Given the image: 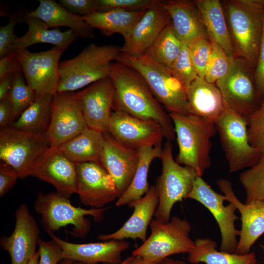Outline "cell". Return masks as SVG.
<instances>
[{"label": "cell", "instance_id": "20", "mask_svg": "<svg viewBox=\"0 0 264 264\" xmlns=\"http://www.w3.org/2000/svg\"><path fill=\"white\" fill-rule=\"evenodd\" d=\"M226 201L233 204L241 215V229L236 253H248L259 238L264 234V202L253 201L242 202L232 189L231 183L225 179L217 182Z\"/></svg>", "mask_w": 264, "mask_h": 264}, {"label": "cell", "instance_id": "55", "mask_svg": "<svg viewBox=\"0 0 264 264\" xmlns=\"http://www.w3.org/2000/svg\"><path fill=\"white\" fill-rule=\"evenodd\" d=\"M129 258H130V257H127L126 259H125L124 261H123L121 263H120L119 264H126L127 262L129 261ZM73 264H83L82 263H78V262H73Z\"/></svg>", "mask_w": 264, "mask_h": 264}, {"label": "cell", "instance_id": "11", "mask_svg": "<svg viewBox=\"0 0 264 264\" xmlns=\"http://www.w3.org/2000/svg\"><path fill=\"white\" fill-rule=\"evenodd\" d=\"M0 159L12 166L19 178L30 176L35 162L51 147L46 133L17 129H0Z\"/></svg>", "mask_w": 264, "mask_h": 264}, {"label": "cell", "instance_id": "16", "mask_svg": "<svg viewBox=\"0 0 264 264\" xmlns=\"http://www.w3.org/2000/svg\"><path fill=\"white\" fill-rule=\"evenodd\" d=\"M77 192L86 206L102 208L119 197L110 176L98 163H75Z\"/></svg>", "mask_w": 264, "mask_h": 264}, {"label": "cell", "instance_id": "36", "mask_svg": "<svg viewBox=\"0 0 264 264\" xmlns=\"http://www.w3.org/2000/svg\"><path fill=\"white\" fill-rule=\"evenodd\" d=\"M239 178L245 190L244 203L264 202V154L255 165L241 173Z\"/></svg>", "mask_w": 264, "mask_h": 264}, {"label": "cell", "instance_id": "51", "mask_svg": "<svg viewBox=\"0 0 264 264\" xmlns=\"http://www.w3.org/2000/svg\"><path fill=\"white\" fill-rule=\"evenodd\" d=\"M126 264H154V263H152L148 262L146 261L142 258L139 257H136V256H130V258L129 261L127 262V263Z\"/></svg>", "mask_w": 264, "mask_h": 264}, {"label": "cell", "instance_id": "31", "mask_svg": "<svg viewBox=\"0 0 264 264\" xmlns=\"http://www.w3.org/2000/svg\"><path fill=\"white\" fill-rule=\"evenodd\" d=\"M145 12L112 10L94 12L82 17L92 28L98 29L103 35L119 34L125 40Z\"/></svg>", "mask_w": 264, "mask_h": 264}, {"label": "cell", "instance_id": "29", "mask_svg": "<svg viewBox=\"0 0 264 264\" xmlns=\"http://www.w3.org/2000/svg\"><path fill=\"white\" fill-rule=\"evenodd\" d=\"M209 39L216 43L230 58L236 56L226 18L219 0H195Z\"/></svg>", "mask_w": 264, "mask_h": 264}, {"label": "cell", "instance_id": "5", "mask_svg": "<svg viewBox=\"0 0 264 264\" xmlns=\"http://www.w3.org/2000/svg\"><path fill=\"white\" fill-rule=\"evenodd\" d=\"M115 61L138 72L169 113L188 114L186 88L172 68L145 54L132 56L121 52Z\"/></svg>", "mask_w": 264, "mask_h": 264}, {"label": "cell", "instance_id": "44", "mask_svg": "<svg viewBox=\"0 0 264 264\" xmlns=\"http://www.w3.org/2000/svg\"><path fill=\"white\" fill-rule=\"evenodd\" d=\"M39 264H58L62 260V249L56 241H44L41 239L38 242Z\"/></svg>", "mask_w": 264, "mask_h": 264}, {"label": "cell", "instance_id": "4", "mask_svg": "<svg viewBox=\"0 0 264 264\" xmlns=\"http://www.w3.org/2000/svg\"><path fill=\"white\" fill-rule=\"evenodd\" d=\"M120 53L118 46L92 43L75 57L60 62L56 92H74L109 77L110 65Z\"/></svg>", "mask_w": 264, "mask_h": 264}, {"label": "cell", "instance_id": "10", "mask_svg": "<svg viewBox=\"0 0 264 264\" xmlns=\"http://www.w3.org/2000/svg\"><path fill=\"white\" fill-rule=\"evenodd\" d=\"M225 107L248 117L259 107L263 96L259 93L254 79V69L245 59H231L226 74L216 82Z\"/></svg>", "mask_w": 264, "mask_h": 264}, {"label": "cell", "instance_id": "50", "mask_svg": "<svg viewBox=\"0 0 264 264\" xmlns=\"http://www.w3.org/2000/svg\"><path fill=\"white\" fill-rule=\"evenodd\" d=\"M17 74H8L0 79V101L6 98Z\"/></svg>", "mask_w": 264, "mask_h": 264}, {"label": "cell", "instance_id": "54", "mask_svg": "<svg viewBox=\"0 0 264 264\" xmlns=\"http://www.w3.org/2000/svg\"><path fill=\"white\" fill-rule=\"evenodd\" d=\"M73 262L67 259H63L59 264H73Z\"/></svg>", "mask_w": 264, "mask_h": 264}, {"label": "cell", "instance_id": "15", "mask_svg": "<svg viewBox=\"0 0 264 264\" xmlns=\"http://www.w3.org/2000/svg\"><path fill=\"white\" fill-rule=\"evenodd\" d=\"M108 132L122 145L135 150L162 145L165 137L161 126L156 122L116 111L111 114Z\"/></svg>", "mask_w": 264, "mask_h": 264}, {"label": "cell", "instance_id": "53", "mask_svg": "<svg viewBox=\"0 0 264 264\" xmlns=\"http://www.w3.org/2000/svg\"><path fill=\"white\" fill-rule=\"evenodd\" d=\"M39 254L37 251L34 256L29 260L27 264H39Z\"/></svg>", "mask_w": 264, "mask_h": 264}, {"label": "cell", "instance_id": "46", "mask_svg": "<svg viewBox=\"0 0 264 264\" xmlns=\"http://www.w3.org/2000/svg\"><path fill=\"white\" fill-rule=\"evenodd\" d=\"M19 178L16 170L9 164L1 161L0 163V197L4 196L14 186Z\"/></svg>", "mask_w": 264, "mask_h": 264}, {"label": "cell", "instance_id": "43", "mask_svg": "<svg viewBox=\"0 0 264 264\" xmlns=\"http://www.w3.org/2000/svg\"><path fill=\"white\" fill-rule=\"evenodd\" d=\"M25 13L17 12L9 17V22L0 27V57H3L12 52V47L18 37L14 33L16 24L24 22Z\"/></svg>", "mask_w": 264, "mask_h": 264}, {"label": "cell", "instance_id": "45", "mask_svg": "<svg viewBox=\"0 0 264 264\" xmlns=\"http://www.w3.org/2000/svg\"><path fill=\"white\" fill-rule=\"evenodd\" d=\"M58 3L70 12L81 16L96 12V0H59Z\"/></svg>", "mask_w": 264, "mask_h": 264}, {"label": "cell", "instance_id": "32", "mask_svg": "<svg viewBox=\"0 0 264 264\" xmlns=\"http://www.w3.org/2000/svg\"><path fill=\"white\" fill-rule=\"evenodd\" d=\"M194 248L188 254L187 260L192 264H257L255 253L244 254L218 250L216 241L210 238H198Z\"/></svg>", "mask_w": 264, "mask_h": 264}, {"label": "cell", "instance_id": "17", "mask_svg": "<svg viewBox=\"0 0 264 264\" xmlns=\"http://www.w3.org/2000/svg\"><path fill=\"white\" fill-rule=\"evenodd\" d=\"M75 93L88 127L108 132L114 95L110 78L100 79Z\"/></svg>", "mask_w": 264, "mask_h": 264}, {"label": "cell", "instance_id": "56", "mask_svg": "<svg viewBox=\"0 0 264 264\" xmlns=\"http://www.w3.org/2000/svg\"><path fill=\"white\" fill-rule=\"evenodd\" d=\"M261 248L262 249L263 254H264V244H261ZM263 264H264V262Z\"/></svg>", "mask_w": 264, "mask_h": 264}, {"label": "cell", "instance_id": "1", "mask_svg": "<svg viewBox=\"0 0 264 264\" xmlns=\"http://www.w3.org/2000/svg\"><path fill=\"white\" fill-rule=\"evenodd\" d=\"M109 77L114 87L112 110L158 123L168 140L176 138L169 113L156 99L142 76L132 68L113 62Z\"/></svg>", "mask_w": 264, "mask_h": 264}, {"label": "cell", "instance_id": "35", "mask_svg": "<svg viewBox=\"0 0 264 264\" xmlns=\"http://www.w3.org/2000/svg\"><path fill=\"white\" fill-rule=\"evenodd\" d=\"M183 44L175 33L171 22L145 54L154 61L171 68L180 54Z\"/></svg>", "mask_w": 264, "mask_h": 264}, {"label": "cell", "instance_id": "39", "mask_svg": "<svg viewBox=\"0 0 264 264\" xmlns=\"http://www.w3.org/2000/svg\"><path fill=\"white\" fill-rule=\"evenodd\" d=\"M250 145L264 154V95L259 107L248 117Z\"/></svg>", "mask_w": 264, "mask_h": 264}, {"label": "cell", "instance_id": "7", "mask_svg": "<svg viewBox=\"0 0 264 264\" xmlns=\"http://www.w3.org/2000/svg\"><path fill=\"white\" fill-rule=\"evenodd\" d=\"M159 158L162 171L155 185L158 203L154 216L160 221L168 222L174 205L186 199L198 176L193 169L182 166L175 160L171 140H167L164 143Z\"/></svg>", "mask_w": 264, "mask_h": 264}, {"label": "cell", "instance_id": "47", "mask_svg": "<svg viewBox=\"0 0 264 264\" xmlns=\"http://www.w3.org/2000/svg\"><path fill=\"white\" fill-rule=\"evenodd\" d=\"M254 79L257 89L263 97L264 95V20L262 37L257 65L254 69Z\"/></svg>", "mask_w": 264, "mask_h": 264}, {"label": "cell", "instance_id": "48", "mask_svg": "<svg viewBox=\"0 0 264 264\" xmlns=\"http://www.w3.org/2000/svg\"><path fill=\"white\" fill-rule=\"evenodd\" d=\"M22 71L21 65L17 57L16 52L0 58V79L8 74H17Z\"/></svg>", "mask_w": 264, "mask_h": 264}, {"label": "cell", "instance_id": "13", "mask_svg": "<svg viewBox=\"0 0 264 264\" xmlns=\"http://www.w3.org/2000/svg\"><path fill=\"white\" fill-rule=\"evenodd\" d=\"M187 198L200 203L214 217L221 234L220 250L235 253L240 233L235 224L239 219L235 214L236 206L231 203L224 205L225 196L215 192L201 176L196 178Z\"/></svg>", "mask_w": 264, "mask_h": 264}, {"label": "cell", "instance_id": "26", "mask_svg": "<svg viewBox=\"0 0 264 264\" xmlns=\"http://www.w3.org/2000/svg\"><path fill=\"white\" fill-rule=\"evenodd\" d=\"M187 111L191 114L216 121L225 107L216 85L198 76L187 89Z\"/></svg>", "mask_w": 264, "mask_h": 264}, {"label": "cell", "instance_id": "41", "mask_svg": "<svg viewBox=\"0 0 264 264\" xmlns=\"http://www.w3.org/2000/svg\"><path fill=\"white\" fill-rule=\"evenodd\" d=\"M186 88L198 76L192 62L188 46L183 44L181 51L171 67Z\"/></svg>", "mask_w": 264, "mask_h": 264}, {"label": "cell", "instance_id": "25", "mask_svg": "<svg viewBox=\"0 0 264 264\" xmlns=\"http://www.w3.org/2000/svg\"><path fill=\"white\" fill-rule=\"evenodd\" d=\"M162 4L170 15L175 33L183 44L188 46L200 39H209L194 1L162 0Z\"/></svg>", "mask_w": 264, "mask_h": 264}, {"label": "cell", "instance_id": "21", "mask_svg": "<svg viewBox=\"0 0 264 264\" xmlns=\"http://www.w3.org/2000/svg\"><path fill=\"white\" fill-rule=\"evenodd\" d=\"M105 141L100 164L113 180L119 197L131 184L139 158V150L128 148L104 133Z\"/></svg>", "mask_w": 264, "mask_h": 264}, {"label": "cell", "instance_id": "14", "mask_svg": "<svg viewBox=\"0 0 264 264\" xmlns=\"http://www.w3.org/2000/svg\"><path fill=\"white\" fill-rule=\"evenodd\" d=\"M88 128L75 92H56L46 133L51 146L59 147Z\"/></svg>", "mask_w": 264, "mask_h": 264}, {"label": "cell", "instance_id": "8", "mask_svg": "<svg viewBox=\"0 0 264 264\" xmlns=\"http://www.w3.org/2000/svg\"><path fill=\"white\" fill-rule=\"evenodd\" d=\"M151 234L132 253L147 262L158 264L169 256L180 253L188 254L195 247L190 237L191 226L185 219L172 217L168 222L152 220L150 224Z\"/></svg>", "mask_w": 264, "mask_h": 264}, {"label": "cell", "instance_id": "28", "mask_svg": "<svg viewBox=\"0 0 264 264\" xmlns=\"http://www.w3.org/2000/svg\"><path fill=\"white\" fill-rule=\"evenodd\" d=\"M24 22L28 25L26 33L18 37L12 47V52L27 48L35 44L47 43L66 49L76 39L74 32L68 29L62 31L59 28L49 27L38 18L28 17L26 13Z\"/></svg>", "mask_w": 264, "mask_h": 264}, {"label": "cell", "instance_id": "37", "mask_svg": "<svg viewBox=\"0 0 264 264\" xmlns=\"http://www.w3.org/2000/svg\"><path fill=\"white\" fill-rule=\"evenodd\" d=\"M7 98L12 108L14 122L36 100L32 90L25 82L22 71L16 75Z\"/></svg>", "mask_w": 264, "mask_h": 264}, {"label": "cell", "instance_id": "18", "mask_svg": "<svg viewBox=\"0 0 264 264\" xmlns=\"http://www.w3.org/2000/svg\"><path fill=\"white\" fill-rule=\"evenodd\" d=\"M30 176L51 184L57 192L66 198L77 192L75 163L58 147H50L38 159Z\"/></svg>", "mask_w": 264, "mask_h": 264}, {"label": "cell", "instance_id": "22", "mask_svg": "<svg viewBox=\"0 0 264 264\" xmlns=\"http://www.w3.org/2000/svg\"><path fill=\"white\" fill-rule=\"evenodd\" d=\"M49 235L61 246L63 260L83 264H119L122 262V253L130 246L129 242L126 240L78 244L64 241L54 234Z\"/></svg>", "mask_w": 264, "mask_h": 264}, {"label": "cell", "instance_id": "12", "mask_svg": "<svg viewBox=\"0 0 264 264\" xmlns=\"http://www.w3.org/2000/svg\"><path fill=\"white\" fill-rule=\"evenodd\" d=\"M65 50L54 46L39 52L27 49L15 51L26 82L36 100L56 92L60 79L59 60Z\"/></svg>", "mask_w": 264, "mask_h": 264}, {"label": "cell", "instance_id": "40", "mask_svg": "<svg viewBox=\"0 0 264 264\" xmlns=\"http://www.w3.org/2000/svg\"><path fill=\"white\" fill-rule=\"evenodd\" d=\"M159 0H96V12L112 10L127 11H146Z\"/></svg>", "mask_w": 264, "mask_h": 264}, {"label": "cell", "instance_id": "27", "mask_svg": "<svg viewBox=\"0 0 264 264\" xmlns=\"http://www.w3.org/2000/svg\"><path fill=\"white\" fill-rule=\"evenodd\" d=\"M35 10L26 12L27 16L43 21L49 28L67 27L77 37L91 39L94 37V29L83 19L82 16L73 14L54 0H39Z\"/></svg>", "mask_w": 264, "mask_h": 264}, {"label": "cell", "instance_id": "6", "mask_svg": "<svg viewBox=\"0 0 264 264\" xmlns=\"http://www.w3.org/2000/svg\"><path fill=\"white\" fill-rule=\"evenodd\" d=\"M35 211L41 216V221L48 235L54 234L60 228L72 225L71 234L75 237L84 238L90 229V222L86 216L92 217L95 221L104 219V214L108 209L82 208L72 205L69 198L58 192L44 194L40 192L34 203Z\"/></svg>", "mask_w": 264, "mask_h": 264}, {"label": "cell", "instance_id": "49", "mask_svg": "<svg viewBox=\"0 0 264 264\" xmlns=\"http://www.w3.org/2000/svg\"><path fill=\"white\" fill-rule=\"evenodd\" d=\"M13 122L12 108L7 97L0 101V129L11 126Z\"/></svg>", "mask_w": 264, "mask_h": 264}, {"label": "cell", "instance_id": "2", "mask_svg": "<svg viewBox=\"0 0 264 264\" xmlns=\"http://www.w3.org/2000/svg\"><path fill=\"white\" fill-rule=\"evenodd\" d=\"M178 146L176 161L194 170L198 176L211 165V139L216 133L215 121L191 114L169 113Z\"/></svg>", "mask_w": 264, "mask_h": 264}, {"label": "cell", "instance_id": "42", "mask_svg": "<svg viewBox=\"0 0 264 264\" xmlns=\"http://www.w3.org/2000/svg\"><path fill=\"white\" fill-rule=\"evenodd\" d=\"M190 56L198 76L204 78L207 64L212 48L208 38L200 39L188 45Z\"/></svg>", "mask_w": 264, "mask_h": 264}, {"label": "cell", "instance_id": "52", "mask_svg": "<svg viewBox=\"0 0 264 264\" xmlns=\"http://www.w3.org/2000/svg\"><path fill=\"white\" fill-rule=\"evenodd\" d=\"M158 264H188L184 261L174 260L171 258H167L162 261H161Z\"/></svg>", "mask_w": 264, "mask_h": 264}, {"label": "cell", "instance_id": "3", "mask_svg": "<svg viewBox=\"0 0 264 264\" xmlns=\"http://www.w3.org/2000/svg\"><path fill=\"white\" fill-rule=\"evenodd\" d=\"M225 3L235 55L246 60L255 69L263 34L264 0H233Z\"/></svg>", "mask_w": 264, "mask_h": 264}, {"label": "cell", "instance_id": "19", "mask_svg": "<svg viewBox=\"0 0 264 264\" xmlns=\"http://www.w3.org/2000/svg\"><path fill=\"white\" fill-rule=\"evenodd\" d=\"M15 215L14 231L10 236L1 238L0 246L8 253L11 264H27L37 252L40 229L26 204H21Z\"/></svg>", "mask_w": 264, "mask_h": 264}, {"label": "cell", "instance_id": "24", "mask_svg": "<svg viewBox=\"0 0 264 264\" xmlns=\"http://www.w3.org/2000/svg\"><path fill=\"white\" fill-rule=\"evenodd\" d=\"M158 203L157 189L155 186H152L141 198L128 205L133 211L122 227L112 233L100 234L97 239L103 241L139 239L144 242L147 239L148 227L154 216Z\"/></svg>", "mask_w": 264, "mask_h": 264}, {"label": "cell", "instance_id": "23", "mask_svg": "<svg viewBox=\"0 0 264 264\" xmlns=\"http://www.w3.org/2000/svg\"><path fill=\"white\" fill-rule=\"evenodd\" d=\"M171 22L170 15L159 1L146 11L129 36L124 40L121 52L132 56L144 55L163 29Z\"/></svg>", "mask_w": 264, "mask_h": 264}, {"label": "cell", "instance_id": "38", "mask_svg": "<svg viewBox=\"0 0 264 264\" xmlns=\"http://www.w3.org/2000/svg\"><path fill=\"white\" fill-rule=\"evenodd\" d=\"M211 42V51L206 67L204 79L207 82L214 84L226 74L232 58H229L216 43Z\"/></svg>", "mask_w": 264, "mask_h": 264}, {"label": "cell", "instance_id": "34", "mask_svg": "<svg viewBox=\"0 0 264 264\" xmlns=\"http://www.w3.org/2000/svg\"><path fill=\"white\" fill-rule=\"evenodd\" d=\"M54 94H48L35 101L11 124L20 130L46 133L50 125Z\"/></svg>", "mask_w": 264, "mask_h": 264}, {"label": "cell", "instance_id": "33", "mask_svg": "<svg viewBox=\"0 0 264 264\" xmlns=\"http://www.w3.org/2000/svg\"><path fill=\"white\" fill-rule=\"evenodd\" d=\"M162 149V145H159L139 150V158L135 174L128 188L117 198L115 203L117 207L129 205L141 198L148 192L150 188L148 181L149 168L155 158L160 157Z\"/></svg>", "mask_w": 264, "mask_h": 264}, {"label": "cell", "instance_id": "9", "mask_svg": "<svg viewBox=\"0 0 264 264\" xmlns=\"http://www.w3.org/2000/svg\"><path fill=\"white\" fill-rule=\"evenodd\" d=\"M230 173L255 165L262 155L252 147L248 136V118L225 107L215 121Z\"/></svg>", "mask_w": 264, "mask_h": 264}, {"label": "cell", "instance_id": "57", "mask_svg": "<svg viewBox=\"0 0 264 264\" xmlns=\"http://www.w3.org/2000/svg\"></svg>", "mask_w": 264, "mask_h": 264}, {"label": "cell", "instance_id": "30", "mask_svg": "<svg viewBox=\"0 0 264 264\" xmlns=\"http://www.w3.org/2000/svg\"><path fill=\"white\" fill-rule=\"evenodd\" d=\"M105 141L104 133L88 128L58 148L75 163H100Z\"/></svg>", "mask_w": 264, "mask_h": 264}]
</instances>
